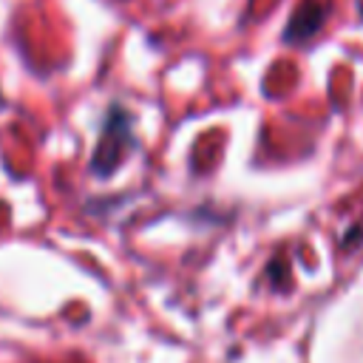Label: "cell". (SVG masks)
Here are the masks:
<instances>
[{
	"label": "cell",
	"instance_id": "6da1fadb",
	"mask_svg": "<svg viewBox=\"0 0 363 363\" xmlns=\"http://www.w3.org/2000/svg\"><path fill=\"white\" fill-rule=\"evenodd\" d=\"M125 133H128V125H125V122H116V111H113L111 119H108V125H105V136H102V142H99L96 159H94V170H96V173H111V167L122 159Z\"/></svg>",
	"mask_w": 363,
	"mask_h": 363
}]
</instances>
